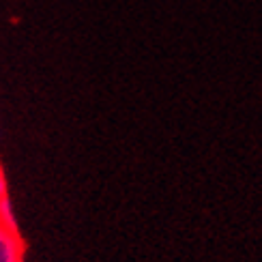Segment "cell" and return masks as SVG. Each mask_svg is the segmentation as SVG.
Listing matches in <instances>:
<instances>
[{"label": "cell", "mask_w": 262, "mask_h": 262, "mask_svg": "<svg viewBox=\"0 0 262 262\" xmlns=\"http://www.w3.org/2000/svg\"><path fill=\"white\" fill-rule=\"evenodd\" d=\"M24 238L19 232L0 226V262H24Z\"/></svg>", "instance_id": "obj_1"}, {"label": "cell", "mask_w": 262, "mask_h": 262, "mask_svg": "<svg viewBox=\"0 0 262 262\" xmlns=\"http://www.w3.org/2000/svg\"><path fill=\"white\" fill-rule=\"evenodd\" d=\"M0 226L9 228V230H17V222H15V215H13V209H11V202L9 198H3L0 200Z\"/></svg>", "instance_id": "obj_2"}, {"label": "cell", "mask_w": 262, "mask_h": 262, "mask_svg": "<svg viewBox=\"0 0 262 262\" xmlns=\"http://www.w3.org/2000/svg\"><path fill=\"white\" fill-rule=\"evenodd\" d=\"M7 177H5V170H3V163H0V200L3 198H9V193H7Z\"/></svg>", "instance_id": "obj_3"}]
</instances>
